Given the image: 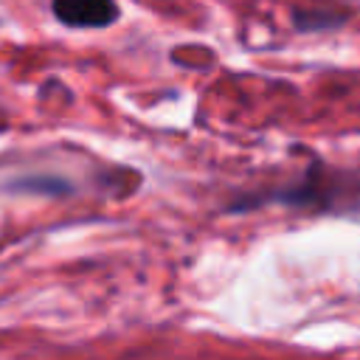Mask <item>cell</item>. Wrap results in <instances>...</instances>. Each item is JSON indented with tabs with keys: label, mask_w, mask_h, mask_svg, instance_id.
Listing matches in <instances>:
<instances>
[{
	"label": "cell",
	"mask_w": 360,
	"mask_h": 360,
	"mask_svg": "<svg viewBox=\"0 0 360 360\" xmlns=\"http://www.w3.org/2000/svg\"><path fill=\"white\" fill-rule=\"evenodd\" d=\"M264 202H281L312 211H360V174L338 172L329 166H309L298 180L250 200L245 197L233 202L231 211H248Z\"/></svg>",
	"instance_id": "obj_1"
},
{
	"label": "cell",
	"mask_w": 360,
	"mask_h": 360,
	"mask_svg": "<svg viewBox=\"0 0 360 360\" xmlns=\"http://www.w3.org/2000/svg\"><path fill=\"white\" fill-rule=\"evenodd\" d=\"M53 17L68 28H110L121 11L115 0H51Z\"/></svg>",
	"instance_id": "obj_2"
},
{
	"label": "cell",
	"mask_w": 360,
	"mask_h": 360,
	"mask_svg": "<svg viewBox=\"0 0 360 360\" xmlns=\"http://www.w3.org/2000/svg\"><path fill=\"white\" fill-rule=\"evenodd\" d=\"M0 129H3V124H0Z\"/></svg>",
	"instance_id": "obj_3"
}]
</instances>
